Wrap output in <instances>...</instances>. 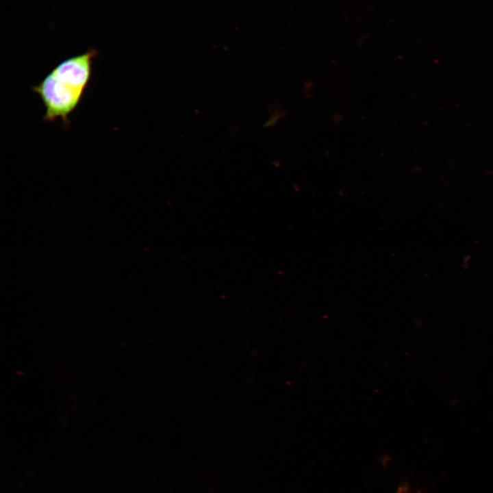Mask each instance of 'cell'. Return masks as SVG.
<instances>
[{
    "instance_id": "cell-1",
    "label": "cell",
    "mask_w": 493,
    "mask_h": 493,
    "mask_svg": "<svg viewBox=\"0 0 493 493\" xmlns=\"http://www.w3.org/2000/svg\"><path fill=\"white\" fill-rule=\"evenodd\" d=\"M98 51L90 49L85 53L68 58L54 67L32 90L41 99L45 113L43 120L58 119L68 125L69 116L79 104L90 80L92 60Z\"/></svg>"
},
{
    "instance_id": "cell-2",
    "label": "cell",
    "mask_w": 493,
    "mask_h": 493,
    "mask_svg": "<svg viewBox=\"0 0 493 493\" xmlns=\"http://www.w3.org/2000/svg\"><path fill=\"white\" fill-rule=\"evenodd\" d=\"M409 486L405 483L399 487L398 493H409Z\"/></svg>"
}]
</instances>
